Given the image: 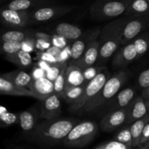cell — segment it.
<instances>
[{
    "instance_id": "1",
    "label": "cell",
    "mask_w": 149,
    "mask_h": 149,
    "mask_svg": "<svg viewBox=\"0 0 149 149\" xmlns=\"http://www.w3.org/2000/svg\"><path fill=\"white\" fill-rule=\"evenodd\" d=\"M79 122L78 119L72 118L44 119L31 132V141L44 148L63 145L65 137Z\"/></svg>"
},
{
    "instance_id": "2",
    "label": "cell",
    "mask_w": 149,
    "mask_h": 149,
    "mask_svg": "<svg viewBox=\"0 0 149 149\" xmlns=\"http://www.w3.org/2000/svg\"><path fill=\"white\" fill-rule=\"evenodd\" d=\"M128 20L125 18L113 20L108 23L99 33V65L106 63L122 45V33L125 25Z\"/></svg>"
},
{
    "instance_id": "3",
    "label": "cell",
    "mask_w": 149,
    "mask_h": 149,
    "mask_svg": "<svg viewBox=\"0 0 149 149\" xmlns=\"http://www.w3.org/2000/svg\"><path fill=\"white\" fill-rule=\"evenodd\" d=\"M129 72L127 70H120L109 77L99 93L90 100L79 111L90 113L105 106L107 102L114 97L127 81Z\"/></svg>"
},
{
    "instance_id": "4",
    "label": "cell",
    "mask_w": 149,
    "mask_h": 149,
    "mask_svg": "<svg viewBox=\"0 0 149 149\" xmlns=\"http://www.w3.org/2000/svg\"><path fill=\"white\" fill-rule=\"evenodd\" d=\"M97 130L98 125L95 122H79L65 137L63 146L68 148H84L95 139Z\"/></svg>"
},
{
    "instance_id": "5",
    "label": "cell",
    "mask_w": 149,
    "mask_h": 149,
    "mask_svg": "<svg viewBox=\"0 0 149 149\" xmlns=\"http://www.w3.org/2000/svg\"><path fill=\"white\" fill-rule=\"evenodd\" d=\"M132 0H98L92 5L90 14L97 20L114 18L127 11Z\"/></svg>"
},
{
    "instance_id": "6",
    "label": "cell",
    "mask_w": 149,
    "mask_h": 149,
    "mask_svg": "<svg viewBox=\"0 0 149 149\" xmlns=\"http://www.w3.org/2000/svg\"><path fill=\"white\" fill-rule=\"evenodd\" d=\"M109 78V74L106 71H100L93 79L86 84L82 95L79 100L74 104L70 106L69 110L71 112H79L91 99L99 93L105 83Z\"/></svg>"
},
{
    "instance_id": "7",
    "label": "cell",
    "mask_w": 149,
    "mask_h": 149,
    "mask_svg": "<svg viewBox=\"0 0 149 149\" xmlns=\"http://www.w3.org/2000/svg\"><path fill=\"white\" fill-rule=\"evenodd\" d=\"M128 106L113 109L111 112L103 116L100 123V127L103 132H111L126 123L127 118Z\"/></svg>"
},
{
    "instance_id": "8",
    "label": "cell",
    "mask_w": 149,
    "mask_h": 149,
    "mask_svg": "<svg viewBox=\"0 0 149 149\" xmlns=\"http://www.w3.org/2000/svg\"><path fill=\"white\" fill-rule=\"evenodd\" d=\"M2 22L15 29H21L27 26L31 20V13L27 10H15L5 8L1 13Z\"/></svg>"
},
{
    "instance_id": "9",
    "label": "cell",
    "mask_w": 149,
    "mask_h": 149,
    "mask_svg": "<svg viewBox=\"0 0 149 149\" xmlns=\"http://www.w3.org/2000/svg\"><path fill=\"white\" fill-rule=\"evenodd\" d=\"M138 58L133 42L123 45L122 47L116 52L112 60V68L119 69L125 68Z\"/></svg>"
},
{
    "instance_id": "10",
    "label": "cell",
    "mask_w": 149,
    "mask_h": 149,
    "mask_svg": "<svg viewBox=\"0 0 149 149\" xmlns=\"http://www.w3.org/2000/svg\"><path fill=\"white\" fill-rule=\"evenodd\" d=\"M73 9L70 6H52L44 7L37 9L31 13V20L33 22H47L58 16L69 13Z\"/></svg>"
},
{
    "instance_id": "11",
    "label": "cell",
    "mask_w": 149,
    "mask_h": 149,
    "mask_svg": "<svg viewBox=\"0 0 149 149\" xmlns=\"http://www.w3.org/2000/svg\"><path fill=\"white\" fill-rule=\"evenodd\" d=\"M61 104L60 97L53 93L41 101L40 119H53L61 114Z\"/></svg>"
},
{
    "instance_id": "12",
    "label": "cell",
    "mask_w": 149,
    "mask_h": 149,
    "mask_svg": "<svg viewBox=\"0 0 149 149\" xmlns=\"http://www.w3.org/2000/svg\"><path fill=\"white\" fill-rule=\"evenodd\" d=\"M99 49H100L99 41L95 39L90 40L87 43V47L82 56L75 63V64H77L82 70L94 65L98 59Z\"/></svg>"
},
{
    "instance_id": "13",
    "label": "cell",
    "mask_w": 149,
    "mask_h": 149,
    "mask_svg": "<svg viewBox=\"0 0 149 149\" xmlns=\"http://www.w3.org/2000/svg\"><path fill=\"white\" fill-rule=\"evenodd\" d=\"M148 22L149 20L146 17H139V18L128 20L123 29L122 45L128 43L132 39H135L139 35V33H141V31L146 27Z\"/></svg>"
},
{
    "instance_id": "14",
    "label": "cell",
    "mask_w": 149,
    "mask_h": 149,
    "mask_svg": "<svg viewBox=\"0 0 149 149\" xmlns=\"http://www.w3.org/2000/svg\"><path fill=\"white\" fill-rule=\"evenodd\" d=\"M0 93L7 95L31 97L38 100L37 95L30 89L17 85L2 77L0 78Z\"/></svg>"
},
{
    "instance_id": "15",
    "label": "cell",
    "mask_w": 149,
    "mask_h": 149,
    "mask_svg": "<svg viewBox=\"0 0 149 149\" xmlns=\"http://www.w3.org/2000/svg\"><path fill=\"white\" fill-rule=\"evenodd\" d=\"M29 88L37 95L38 100L40 101L55 93L53 81L47 77L33 79L29 84Z\"/></svg>"
},
{
    "instance_id": "16",
    "label": "cell",
    "mask_w": 149,
    "mask_h": 149,
    "mask_svg": "<svg viewBox=\"0 0 149 149\" xmlns=\"http://www.w3.org/2000/svg\"><path fill=\"white\" fill-rule=\"evenodd\" d=\"M148 109H147L146 100L142 97H137L131 102L128 106L127 118L126 124L131 125L135 121L144 117L148 114Z\"/></svg>"
},
{
    "instance_id": "17",
    "label": "cell",
    "mask_w": 149,
    "mask_h": 149,
    "mask_svg": "<svg viewBox=\"0 0 149 149\" xmlns=\"http://www.w3.org/2000/svg\"><path fill=\"white\" fill-rule=\"evenodd\" d=\"M18 115L19 124L22 130L24 132H31L38 124V120L40 119V111H38L36 108L23 111Z\"/></svg>"
},
{
    "instance_id": "18",
    "label": "cell",
    "mask_w": 149,
    "mask_h": 149,
    "mask_svg": "<svg viewBox=\"0 0 149 149\" xmlns=\"http://www.w3.org/2000/svg\"><path fill=\"white\" fill-rule=\"evenodd\" d=\"M65 87H77L88 83L85 81L83 74V70L75 63L68 65L65 71Z\"/></svg>"
},
{
    "instance_id": "19",
    "label": "cell",
    "mask_w": 149,
    "mask_h": 149,
    "mask_svg": "<svg viewBox=\"0 0 149 149\" xmlns=\"http://www.w3.org/2000/svg\"><path fill=\"white\" fill-rule=\"evenodd\" d=\"M55 33L65 38L67 40H77L82 35V30L78 26L71 23H62L57 25L55 29Z\"/></svg>"
},
{
    "instance_id": "20",
    "label": "cell",
    "mask_w": 149,
    "mask_h": 149,
    "mask_svg": "<svg viewBox=\"0 0 149 149\" xmlns=\"http://www.w3.org/2000/svg\"><path fill=\"white\" fill-rule=\"evenodd\" d=\"M1 77L17 85L24 87H29L33 80V77L31 74L23 71H15L7 74H3Z\"/></svg>"
},
{
    "instance_id": "21",
    "label": "cell",
    "mask_w": 149,
    "mask_h": 149,
    "mask_svg": "<svg viewBox=\"0 0 149 149\" xmlns=\"http://www.w3.org/2000/svg\"><path fill=\"white\" fill-rule=\"evenodd\" d=\"M135 98V90L133 88L128 87L123 89L117 93V96L113 103V109L127 107Z\"/></svg>"
},
{
    "instance_id": "22",
    "label": "cell",
    "mask_w": 149,
    "mask_h": 149,
    "mask_svg": "<svg viewBox=\"0 0 149 149\" xmlns=\"http://www.w3.org/2000/svg\"><path fill=\"white\" fill-rule=\"evenodd\" d=\"M148 122L149 113L146 115L144 117L135 121V122H134L133 123H132L130 125V126L131 134H132V146H133V148H135V147H137L140 144L141 135H142L144 127L146 126V125Z\"/></svg>"
},
{
    "instance_id": "23",
    "label": "cell",
    "mask_w": 149,
    "mask_h": 149,
    "mask_svg": "<svg viewBox=\"0 0 149 149\" xmlns=\"http://www.w3.org/2000/svg\"><path fill=\"white\" fill-rule=\"evenodd\" d=\"M6 59L20 68H27L32 64V58L30 53L23 49H20L16 53L6 55Z\"/></svg>"
},
{
    "instance_id": "24",
    "label": "cell",
    "mask_w": 149,
    "mask_h": 149,
    "mask_svg": "<svg viewBox=\"0 0 149 149\" xmlns=\"http://www.w3.org/2000/svg\"><path fill=\"white\" fill-rule=\"evenodd\" d=\"M87 84L77 86V87H65L61 97L63 98L71 106L74 104L79 100L81 96L82 95Z\"/></svg>"
},
{
    "instance_id": "25",
    "label": "cell",
    "mask_w": 149,
    "mask_h": 149,
    "mask_svg": "<svg viewBox=\"0 0 149 149\" xmlns=\"http://www.w3.org/2000/svg\"><path fill=\"white\" fill-rule=\"evenodd\" d=\"M45 2L44 0H13L5 6V8L23 11L36 6L43 5Z\"/></svg>"
},
{
    "instance_id": "26",
    "label": "cell",
    "mask_w": 149,
    "mask_h": 149,
    "mask_svg": "<svg viewBox=\"0 0 149 149\" xmlns=\"http://www.w3.org/2000/svg\"><path fill=\"white\" fill-rule=\"evenodd\" d=\"M127 13L135 15H143L149 13L148 0H132L127 10Z\"/></svg>"
},
{
    "instance_id": "27",
    "label": "cell",
    "mask_w": 149,
    "mask_h": 149,
    "mask_svg": "<svg viewBox=\"0 0 149 149\" xmlns=\"http://www.w3.org/2000/svg\"><path fill=\"white\" fill-rule=\"evenodd\" d=\"M86 43L82 39H77L71 47V60H69L70 64L75 63L84 54L87 47Z\"/></svg>"
},
{
    "instance_id": "28",
    "label": "cell",
    "mask_w": 149,
    "mask_h": 149,
    "mask_svg": "<svg viewBox=\"0 0 149 149\" xmlns=\"http://www.w3.org/2000/svg\"><path fill=\"white\" fill-rule=\"evenodd\" d=\"M31 33L19 30H11L4 32L1 36L2 42H23L30 37Z\"/></svg>"
},
{
    "instance_id": "29",
    "label": "cell",
    "mask_w": 149,
    "mask_h": 149,
    "mask_svg": "<svg viewBox=\"0 0 149 149\" xmlns=\"http://www.w3.org/2000/svg\"><path fill=\"white\" fill-rule=\"evenodd\" d=\"M135 49L138 53V58L143 55L149 49V34L143 33L137 36L133 41Z\"/></svg>"
},
{
    "instance_id": "30",
    "label": "cell",
    "mask_w": 149,
    "mask_h": 149,
    "mask_svg": "<svg viewBox=\"0 0 149 149\" xmlns=\"http://www.w3.org/2000/svg\"><path fill=\"white\" fill-rule=\"evenodd\" d=\"M68 67V63L65 64V66L61 70V73L56 79L54 80V92L58 95L60 97H62L63 93L65 88V82H66V77H65V71Z\"/></svg>"
},
{
    "instance_id": "31",
    "label": "cell",
    "mask_w": 149,
    "mask_h": 149,
    "mask_svg": "<svg viewBox=\"0 0 149 149\" xmlns=\"http://www.w3.org/2000/svg\"><path fill=\"white\" fill-rule=\"evenodd\" d=\"M0 120H1V126L9 127L14 124L19 122V115L15 113H10L7 111V109L4 106H1L0 109Z\"/></svg>"
},
{
    "instance_id": "32",
    "label": "cell",
    "mask_w": 149,
    "mask_h": 149,
    "mask_svg": "<svg viewBox=\"0 0 149 149\" xmlns=\"http://www.w3.org/2000/svg\"><path fill=\"white\" fill-rule=\"evenodd\" d=\"M115 140L120 142L126 144L130 148H133L132 146V134H131L130 130V126H128L127 127L123 128L116 135H115Z\"/></svg>"
},
{
    "instance_id": "33",
    "label": "cell",
    "mask_w": 149,
    "mask_h": 149,
    "mask_svg": "<svg viewBox=\"0 0 149 149\" xmlns=\"http://www.w3.org/2000/svg\"><path fill=\"white\" fill-rule=\"evenodd\" d=\"M23 43L20 42H2L1 49L6 55H12L22 49Z\"/></svg>"
},
{
    "instance_id": "34",
    "label": "cell",
    "mask_w": 149,
    "mask_h": 149,
    "mask_svg": "<svg viewBox=\"0 0 149 149\" xmlns=\"http://www.w3.org/2000/svg\"><path fill=\"white\" fill-rule=\"evenodd\" d=\"M94 149H129L130 147L127 146L123 143L118 141L116 140L114 141H105L97 144L93 148Z\"/></svg>"
},
{
    "instance_id": "35",
    "label": "cell",
    "mask_w": 149,
    "mask_h": 149,
    "mask_svg": "<svg viewBox=\"0 0 149 149\" xmlns=\"http://www.w3.org/2000/svg\"><path fill=\"white\" fill-rule=\"evenodd\" d=\"M67 63H68V62H58L52 64L50 68L46 71L47 78H48L51 81H54V80L59 75V74L61 73L63 68Z\"/></svg>"
},
{
    "instance_id": "36",
    "label": "cell",
    "mask_w": 149,
    "mask_h": 149,
    "mask_svg": "<svg viewBox=\"0 0 149 149\" xmlns=\"http://www.w3.org/2000/svg\"><path fill=\"white\" fill-rule=\"evenodd\" d=\"M102 71H103L102 67L93 66V65L89 67V68H85L84 70H83V74H84L85 81L87 82H89L92 79H93Z\"/></svg>"
},
{
    "instance_id": "37",
    "label": "cell",
    "mask_w": 149,
    "mask_h": 149,
    "mask_svg": "<svg viewBox=\"0 0 149 149\" xmlns=\"http://www.w3.org/2000/svg\"><path fill=\"white\" fill-rule=\"evenodd\" d=\"M138 81L140 87L142 88L143 90L148 88L149 87V68L142 71L140 74Z\"/></svg>"
},
{
    "instance_id": "38",
    "label": "cell",
    "mask_w": 149,
    "mask_h": 149,
    "mask_svg": "<svg viewBox=\"0 0 149 149\" xmlns=\"http://www.w3.org/2000/svg\"><path fill=\"white\" fill-rule=\"evenodd\" d=\"M39 58H40L41 61H45L46 62L49 63L53 64L55 63H58V59H57L56 57L48 53L47 52L39 53Z\"/></svg>"
},
{
    "instance_id": "39",
    "label": "cell",
    "mask_w": 149,
    "mask_h": 149,
    "mask_svg": "<svg viewBox=\"0 0 149 149\" xmlns=\"http://www.w3.org/2000/svg\"><path fill=\"white\" fill-rule=\"evenodd\" d=\"M33 79H40L42 77H46V71L42 69L40 67H37L35 68L33 70L31 74Z\"/></svg>"
},
{
    "instance_id": "40",
    "label": "cell",
    "mask_w": 149,
    "mask_h": 149,
    "mask_svg": "<svg viewBox=\"0 0 149 149\" xmlns=\"http://www.w3.org/2000/svg\"><path fill=\"white\" fill-rule=\"evenodd\" d=\"M149 140V122L144 127V129L143 130L142 135H141V141H140V144H143L148 141ZM139 144V145H140Z\"/></svg>"
},
{
    "instance_id": "41",
    "label": "cell",
    "mask_w": 149,
    "mask_h": 149,
    "mask_svg": "<svg viewBox=\"0 0 149 149\" xmlns=\"http://www.w3.org/2000/svg\"><path fill=\"white\" fill-rule=\"evenodd\" d=\"M61 51H62V49H61V48L58 47L57 46H55V45H52V46L49 47V48H47V49H46V52L51 54V55H52L53 56L56 57V58H58V57L59 56Z\"/></svg>"
},
{
    "instance_id": "42",
    "label": "cell",
    "mask_w": 149,
    "mask_h": 149,
    "mask_svg": "<svg viewBox=\"0 0 149 149\" xmlns=\"http://www.w3.org/2000/svg\"><path fill=\"white\" fill-rule=\"evenodd\" d=\"M64 39H65V38L59 36V37L52 39V44H53V45H55V46H57L58 47L63 49V48H64L65 47V42Z\"/></svg>"
},
{
    "instance_id": "43",
    "label": "cell",
    "mask_w": 149,
    "mask_h": 149,
    "mask_svg": "<svg viewBox=\"0 0 149 149\" xmlns=\"http://www.w3.org/2000/svg\"><path fill=\"white\" fill-rule=\"evenodd\" d=\"M38 65H39V67H40L42 69H44L45 71H47L49 68H50V66L52 65V63H49L46 62V61H40L38 63Z\"/></svg>"
},
{
    "instance_id": "44",
    "label": "cell",
    "mask_w": 149,
    "mask_h": 149,
    "mask_svg": "<svg viewBox=\"0 0 149 149\" xmlns=\"http://www.w3.org/2000/svg\"><path fill=\"white\" fill-rule=\"evenodd\" d=\"M141 96H142V97H143L145 100H148V99H149V87H148V88L143 90Z\"/></svg>"
},
{
    "instance_id": "45",
    "label": "cell",
    "mask_w": 149,
    "mask_h": 149,
    "mask_svg": "<svg viewBox=\"0 0 149 149\" xmlns=\"http://www.w3.org/2000/svg\"><path fill=\"white\" fill-rule=\"evenodd\" d=\"M146 103L147 109H148V111L149 113V99H148V100H146Z\"/></svg>"
},
{
    "instance_id": "46",
    "label": "cell",
    "mask_w": 149,
    "mask_h": 149,
    "mask_svg": "<svg viewBox=\"0 0 149 149\" xmlns=\"http://www.w3.org/2000/svg\"><path fill=\"white\" fill-rule=\"evenodd\" d=\"M148 1H149V0H148Z\"/></svg>"
}]
</instances>
